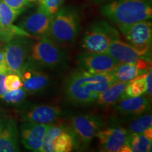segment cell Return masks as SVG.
<instances>
[{"instance_id": "cell-1", "label": "cell", "mask_w": 152, "mask_h": 152, "mask_svg": "<svg viewBox=\"0 0 152 152\" xmlns=\"http://www.w3.org/2000/svg\"><path fill=\"white\" fill-rule=\"evenodd\" d=\"M115 82L112 73H92L76 70L66 78L64 93L75 105L86 106L95 103L101 93Z\"/></svg>"}, {"instance_id": "cell-2", "label": "cell", "mask_w": 152, "mask_h": 152, "mask_svg": "<svg viewBox=\"0 0 152 152\" xmlns=\"http://www.w3.org/2000/svg\"><path fill=\"white\" fill-rule=\"evenodd\" d=\"M101 12L118 26L149 20L152 17L148 0H112L102 7Z\"/></svg>"}, {"instance_id": "cell-3", "label": "cell", "mask_w": 152, "mask_h": 152, "mask_svg": "<svg viewBox=\"0 0 152 152\" xmlns=\"http://www.w3.org/2000/svg\"><path fill=\"white\" fill-rule=\"evenodd\" d=\"M80 29L77 12L72 7H61L52 16L47 36L61 46L73 43Z\"/></svg>"}, {"instance_id": "cell-4", "label": "cell", "mask_w": 152, "mask_h": 152, "mask_svg": "<svg viewBox=\"0 0 152 152\" xmlns=\"http://www.w3.org/2000/svg\"><path fill=\"white\" fill-rule=\"evenodd\" d=\"M67 61V56L59 45L47 35L42 36L30 47L28 63L39 69L61 70L65 68Z\"/></svg>"}, {"instance_id": "cell-5", "label": "cell", "mask_w": 152, "mask_h": 152, "mask_svg": "<svg viewBox=\"0 0 152 152\" xmlns=\"http://www.w3.org/2000/svg\"><path fill=\"white\" fill-rule=\"evenodd\" d=\"M120 39L119 33L104 20L94 23L87 30L82 40V46L86 52L106 53L114 39Z\"/></svg>"}, {"instance_id": "cell-6", "label": "cell", "mask_w": 152, "mask_h": 152, "mask_svg": "<svg viewBox=\"0 0 152 152\" xmlns=\"http://www.w3.org/2000/svg\"><path fill=\"white\" fill-rule=\"evenodd\" d=\"M104 126V121L100 115L88 113L72 118L69 128L75 136L77 146L86 148Z\"/></svg>"}, {"instance_id": "cell-7", "label": "cell", "mask_w": 152, "mask_h": 152, "mask_svg": "<svg viewBox=\"0 0 152 152\" xmlns=\"http://www.w3.org/2000/svg\"><path fill=\"white\" fill-rule=\"evenodd\" d=\"M76 146L75 137L69 127L53 123L45 133L40 152H69Z\"/></svg>"}, {"instance_id": "cell-8", "label": "cell", "mask_w": 152, "mask_h": 152, "mask_svg": "<svg viewBox=\"0 0 152 152\" xmlns=\"http://www.w3.org/2000/svg\"><path fill=\"white\" fill-rule=\"evenodd\" d=\"M21 37L14 38L7 42V45L3 49L9 72L20 76L28 64L31 47L30 42Z\"/></svg>"}, {"instance_id": "cell-9", "label": "cell", "mask_w": 152, "mask_h": 152, "mask_svg": "<svg viewBox=\"0 0 152 152\" xmlns=\"http://www.w3.org/2000/svg\"><path fill=\"white\" fill-rule=\"evenodd\" d=\"M120 31L131 45L144 52H149L152 39V24L149 20L118 26Z\"/></svg>"}, {"instance_id": "cell-10", "label": "cell", "mask_w": 152, "mask_h": 152, "mask_svg": "<svg viewBox=\"0 0 152 152\" xmlns=\"http://www.w3.org/2000/svg\"><path fill=\"white\" fill-rule=\"evenodd\" d=\"M77 63L80 69L92 73H111L118 64L116 60L106 53L86 52L80 54Z\"/></svg>"}, {"instance_id": "cell-11", "label": "cell", "mask_w": 152, "mask_h": 152, "mask_svg": "<svg viewBox=\"0 0 152 152\" xmlns=\"http://www.w3.org/2000/svg\"><path fill=\"white\" fill-rule=\"evenodd\" d=\"M129 134L127 129L115 125L102 129L96 133V137L99 142L101 151L118 152L127 144Z\"/></svg>"}, {"instance_id": "cell-12", "label": "cell", "mask_w": 152, "mask_h": 152, "mask_svg": "<svg viewBox=\"0 0 152 152\" xmlns=\"http://www.w3.org/2000/svg\"><path fill=\"white\" fill-rule=\"evenodd\" d=\"M119 63H134L141 59L151 61L149 52H144L120 39L111 42L106 52Z\"/></svg>"}, {"instance_id": "cell-13", "label": "cell", "mask_w": 152, "mask_h": 152, "mask_svg": "<svg viewBox=\"0 0 152 152\" xmlns=\"http://www.w3.org/2000/svg\"><path fill=\"white\" fill-rule=\"evenodd\" d=\"M52 124L25 121L20 126V138L24 147L30 151H40L44 137Z\"/></svg>"}, {"instance_id": "cell-14", "label": "cell", "mask_w": 152, "mask_h": 152, "mask_svg": "<svg viewBox=\"0 0 152 152\" xmlns=\"http://www.w3.org/2000/svg\"><path fill=\"white\" fill-rule=\"evenodd\" d=\"M20 77L23 82L22 87L30 94L44 92L48 88L51 82L48 75L29 63L22 72Z\"/></svg>"}, {"instance_id": "cell-15", "label": "cell", "mask_w": 152, "mask_h": 152, "mask_svg": "<svg viewBox=\"0 0 152 152\" xmlns=\"http://www.w3.org/2000/svg\"><path fill=\"white\" fill-rule=\"evenodd\" d=\"M63 115V109L58 106H34L22 114L23 121L42 124L54 123Z\"/></svg>"}, {"instance_id": "cell-16", "label": "cell", "mask_w": 152, "mask_h": 152, "mask_svg": "<svg viewBox=\"0 0 152 152\" xmlns=\"http://www.w3.org/2000/svg\"><path fill=\"white\" fill-rule=\"evenodd\" d=\"M151 61L141 59L134 63H118L111 72L115 80L130 82L151 69Z\"/></svg>"}, {"instance_id": "cell-17", "label": "cell", "mask_w": 152, "mask_h": 152, "mask_svg": "<svg viewBox=\"0 0 152 152\" xmlns=\"http://www.w3.org/2000/svg\"><path fill=\"white\" fill-rule=\"evenodd\" d=\"M52 16L38 7L37 10L26 17L20 23L19 27L30 35L42 36L47 35L50 26Z\"/></svg>"}, {"instance_id": "cell-18", "label": "cell", "mask_w": 152, "mask_h": 152, "mask_svg": "<svg viewBox=\"0 0 152 152\" xmlns=\"http://www.w3.org/2000/svg\"><path fill=\"white\" fill-rule=\"evenodd\" d=\"M114 106V110L121 115L127 117H137L149 111V100L142 95L123 99Z\"/></svg>"}, {"instance_id": "cell-19", "label": "cell", "mask_w": 152, "mask_h": 152, "mask_svg": "<svg viewBox=\"0 0 152 152\" xmlns=\"http://www.w3.org/2000/svg\"><path fill=\"white\" fill-rule=\"evenodd\" d=\"M18 151V131L16 123L13 120H8L0 132V152Z\"/></svg>"}, {"instance_id": "cell-20", "label": "cell", "mask_w": 152, "mask_h": 152, "mask_svg": "<svg viewBox=\"0 0 152 152\" xmlns=\"http://www.w3.org/2000/svg\"><path fill=\"white\" fill-rule=\"evenodd\" d=\"M129 82L116 81L101 93L96 100L99 106L108 107L123 99V92Z\"/></svg>"}, {"instance_id": "cell-21", "label": "cell", "mask_w": 152, "mask_h": 152, "mask_svg": "<svg viewBox=\"0 0 152 152\" xmlns=\"http://www.w3.org/2000/svg\"><path fill=\"white\" fill-rule=\"evenodd\" d=\"M152 128L138 134H130L127 144L133 152L151 151Z\"/></svg>"}, {"instance_id": "cell-22", "label": "cell", "mask_w": 152, "mask_h": 152, "mask_svg": "<svg viewBox=\"0 0 152 152\" xmlns=\"http://www.w3.org/2000/svg\"><path fill=\"white\" fill-rule=\"evenodd\" d=\"M147 89L145 73L135 77L128 83L123 92V98L133 97L144 94Z\"/></svg>"}, {"instance_id": "cell-23", "label": "cell", "mask_w": 152, "mask_h": 152, "mask_svg": "<svg viewBox=\"0 0 152 152\" xmlns=\"http://www.w3.org/2000/svg\"><path fill=\"white\" fill-rule=\"evenodd\" d=\"M151 125L152 116L151 114L144 113L132 121L127 130L130 134H138L151 127Z\"/></svg>"}, {"instance_id": "cell-24", "label": "cell", "mask_w": 152, "mask_h": 152, "mask_svg": "<svg viewBox=\"0 0 152 152\" xmlns=\"http://www.w3.org/2000/svg\"><path fill=\"white\" fill-rule=\"evenodd\" d=\"M21 12L15 11L0 0V30L5 29L13 24Z\"/></svg>"}, {"instance_id": "cell-25", "label": "cell", "mask_w": 152, "mask_h": 152, "mask_svg": "<svg viewBox=\"0 0 152 152\" xmlns=\"http://www.w3.org/2000/svg\"><path fill=\"white\" fill-rule=\"evenodd\" d=\"M28 92L23 88H18L14 90L7 91L1 99L9 104H18L26 99Z\"/></svg>"}, {"instance_id": "cell-26", "label": "cell", "mask_w": 152, "mask_h": 152, "mask_svg": "<svg viewBox=\"0 0 152 152\" xmlns=\"http://www.w3.org/2000/svg\"><path fill=\"white\" fill-rule=\"evenodd\" d=\"M64 1V0H37L39 4L38 7L52 16L62 7Z\"/></svg>"}, {"instance_id": "cell-27", "label": "cell", "mask_w": 152, "mask_h": 152, "mask_svg": "<svg viewBox=\"0 0 152 152\" xmlns=\"http://www.w3.org/2000/svg\"><path fill=\"white\" fill-rule=\"evenodd\" d=\"M4 86L7 91L14 90L23 87L21 77L14 73H9L4 79Z\"/></svg>"}, {"instance_id": "cell-28", "label": "cell", "mask_w": 152, "mask_h": 152, "mask_svg": "<svg viewBox=\"0 0 152 152\" xmlns=\"http://www.w3.org/2000/svg\"><path fill=\"white\" fill-rule=\"evenodd\" d=\"M1 1L8 5L10 8L21 13L27 7L34 4L30 0H1Z\"/></svg>"}, {"instance_id": "cell-29", "label": "cell", "mask_w": 152, "mask_h": 152, "mask_svg": "<svg viewBox=\"0 0 152 152\" xmlns=\"http://www.w3.org/2000/svg\"><path fill=\"white\" fill-rule=\"evenodd\" d=\"M145 80L147 83V89H146V94L148 95H151L152 92V71L151 68L149 71L145 73Z\"/></svg>"}, {"instance_id": "cell-30", "label": "cell", "mask_w": 152, "mask_h": 152, "mask_svg": "<svg viewBox=\"0 0 152 152\" xmlns=\"http://www.w3.org/2000/svg\"><path fill=\"white\" fill-rule=\"evenodd\" d=\"M0 72L5 73H10L7 66V64H6L4 50L1 49H0Z\"/></svg>"}, {"instance_id": "cell-31", "label": "cell", "mask_w": 152, "mask_h": 152, "mask_svg": "<svg viewBox=\"0 0 152 152\" xmlns=\"http://www.w3.org/2000/svg\"><path fill=\"white\" fill-rule=\"evenodd\" d=\"M7 74V73L0 72V99L1 98V96H2L4 94V93L7 91L4 86V79Z\"/></svg>"}, {"instance_id": "cell-32", "label": "cell", "mask_w": 152, "mask_h": 152, "mask_svg": "<svg viewBox=\"0 0 152 152\" xmlns=\"http://www.w3.org/2000/svg\"><path fill=\"white\" fill-rule=\"evenodd\" d=\"M5 123H6V121H5V120L3 118L0 117V132H1V130H3L4 127Z\"/></svg>"}, {"instance_id": "cell-33", "label": "cell", "mask_w": 152, "mask_h": 152, "mask_svg": "<svg viewBox=\"0 0 152 152\" xmlns=\"http://www.w3.org/2000/svg\"><path fill=\"white\" fill-rule=\"evenodd\" d=\"M94 2L96 3H101V2H104V1H112V0H93Z\"/></svg>"}, {"instance_id": "cell-34", "label": "cell", "mask_w": 152, "mask_h": 152, "mask_svg": "<svg viewBox=\"0 0 152 152\" xmlns=\"http://www.w3.org/2000/svg\"><path fill=\"white\" fill-rule=\"evenodd\" d=\"M33 4H35L36 2H37V0H30Z\"/></svg>"}]
</instances>
